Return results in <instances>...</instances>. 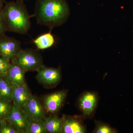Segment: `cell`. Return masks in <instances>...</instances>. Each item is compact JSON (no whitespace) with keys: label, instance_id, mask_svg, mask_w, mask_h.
Instances as JSON below:
<instances>
[{"label":"cell","instance_id":"cell-15","mask_svg":"<svg viewBox=\"0 0 133 133\" xmlns=\"http://www.w3.org/2000/svg\"><path fill=\"white\" fill-rule=\"evenodd\" d=\"M33 42L37 48L40 50L50 48L55 43L54 36L50 33L43 34L35 39Z\"/></svg>","mask_w":133,"mask_h":133},{"label":"cell","instance_id":"cell-9","mask_svg":"<svg viewBox=\"0 0 133 133\" xmlns=\"http://www.w3.org/2000/svg\"><path fill=\"white\" fill-rule=\"evenodd\" d=\"M36 78L38 82L45 85H52L59 82L61 73L59 69L44 66L37 71Z\"/></svg>","mask_w":133,"mask_h":133},{"label":"cell","instance_id":"cell-23","mask_svg":"<svg viewBox=\"0 0 133 133\" xmlns=\"http://www.w3.org/2000/svg\"><path fill=\"white\" fill-rule=\"evenodd\" d=\"M1 122H0V133H1Z\"/></svg>","mask_w":133,"mask_h":133},{"label":"cell","instance_id":"cell-7","mask_svg":"<svg viewBox=\"0 0 133 133\" xmlns=\"http://www.w3.org/2000/svg\"><path fill=\"white\" fill-rule=\"evenodd\" d=\"M98 101L97 94L94 92H87L83 94L79 99V107L84 116H90L94 112Z\"/></svg>","mask_w":133,"mask_h":133},{"label":"cell","instance_id":"cell-19","mask_svg":"<svg viewBox=\"0 0 133 133\" xmlns=\"http://www.w3.org/2000/svg\"><path fill=\"white\" fill-rule=\"evenodd\" d=\"M10 61L9 59L0 56V76L6 77L11 64Z\"/></svg>","mask_w":133,"mask_h":133},{"label":"cell","instance_id":"cell-21","mask_svg":"<svg viewBox=\"0 0 133 133\" xmlns=\"http://www.w3.org/2000/svg\"><path fill=\"white\" fill-rule=\"evenodd\" d=\"M7 31L5 18L2 11V8L0 7V37L5 35Z\"/></svg>","mask_w":133,"mask_h":133},{"label":"cell","instance_id":"cell-3","mask_svg":"<svg viewBox=\"0 0 133 133\" xmlns=\"http://www.w3.org/2000/svg\"><path fill=\"white\" fill-rule=\"evenodd\" d=\"M22 67L25 71H37L43 67L42 59L36 51L21 49L12 60Z\"/></svg>","mask_w":133,"mask_h":133},{"label":"cell","instance_id":"cell-22","mask_svg":"<svg viewBox=\"0 0 133 133\" xmlns=\"http://www.w3.org/2000/svg\"><path fill=\"white\" fill-rule=\"evenodd\" d=\"M5 1V0H0V7L2 8L3 5Z\"/></svg>","mask_w":133,"mask_h":133},{"label":"cell","instance_id":"cell-6","mask_svg":"<svg viewBox=\"0 0 133 133\" xmlns=\"http://www.w3.org/2000/svg\"><path fill=\"white\" fill-rule=\"evenodd\" d=\"M6 119L20 133H26L28 119L22 109L12 106Z\"/></svg>","mask_w":133,"mask_h":133},{"label":"cell","instance_id":"cell-11","mask_svg":"<svg viewBox=\"0 0 133 133\" xmlns=\"http://www.w3.org/2000/svg\"><path fill=\"white\" fill-rule=\"evenodd\" d=\"M63 133H84L86 129L83 121L78 117L64 116L63 117Z\"/></svg>","mask_w":133,"mask_h":133},{"label":"cell","instance_id":"cell-17","mask_svg":"<svg viewBox=\"0 0 133 133\" xmlns=\"http://www.w3.org/2000/svg\"><path fill=\"white\" fill-rule=\"evenodd\" d=\"M116 129L109 125L99 121H96L95 126L92 133H115Z\"/></svg>","mask_w":133,"mask_h":133},{"label":"cell","instance_id":"cell-2","mask_svg":"<svg viewBox=\"0 0 133 133\" xmlns=\"http://www.w3.org/2000/svg\"><path fill=\"white\" fill-rule=\"evenodd\" d=\"M7 31L18 34H26L31 27V22L23 1L6 3L2 8Z\"/></svg>","mask_w":133,"mask_h":133},{"label":"cell","instance_id":"cell-18","mask_svg":"<svg viewBox=\"0 0 133 133\" xmlns=\"http://www.w3.org/2000/svg\"><path fill=\"white\" fill-rule=\"evenodd\" d=\"M12 106L10 103L0 100V122L6 119Z\"/></svg>","mask_w":133,"mask_h":133},{"label":"cell","instance_id":"cell-8","mask_svg":"<svg viewBox=\"0 0 133 133\" xmlns=\"http://www.w3.org/2000/svg\"><path fill=\"white\" fill-rule=\"evenodd\" d=\"M66 96V91H61L45 96L43 99L44 108L50 113L57 112L62 107Z\"/></svg>","mask_w":133,"mask_h":133},{"label":"cell","instance_id":"cell-10","mask_svg":"<svg viewBox=\"0 0 133 133\" xmlns=\"http://www.w3.org/2000/svg\"><path fill=\"white\" fill-rule=\"evenodd\" d=\"M12 87V101L14 105L23 109L31 96L29 90L26 84L22 85H11Z\"/></svg>","mask_w":133,"mask_h":133},{"label":"cell","instance_id":"cell-12","mask_svg":"<svg viewBox=\"0 0 133 133\" xmlns=\"http://www.w3.org/2000/svg\"><path fill=\"white\" fill-rule=\"evenodd\" d=\"M26 71L15 63L11 62L10 67L5 77L11 85L26 84L24 75Z\"/></svg>","mask_w":133,"mask_h":133},{"label":"cell","instance_id":"cell-4","mask_svg":"<svg viewBox=\"0 0 133 133\" xmlns=\"http://www.w3.org/2000/svg\"><path fill=\"white\" fill-rule=\"evenodd\" d=\"M21 43L3 35L0 37V56L12 61L21 49Z\"/></svg>","mask_w":133,"mask_h":133},{"label":"cell","instance_id":"cell-5","mask_svg":"<svg viewBox=\"0 0 133 133\" xmlns=\"http://www.w3.org/2000/svg\"><path fill=\"white\" fill-rule=\"evenodd\" d=\"M23 110L29 121L43 120L45 113L42 105L36 97L31 95Z\"/></svg>","mask_w":133,"mask_h":133},{"label":"cell","instance_id":"cell-16","mask_svg":"<svg viewBox=\"0 0 133 133\" xmlns=\"http://www.w3.org/2000/svg\"><path fill=\"white\" fill-rule=\"evenodd\" d=\"M44 121L28 120L26 127V133H46L44 127Z\"/></svg>","mask_w":133,"mask_h":133},{"label":"cell","instance_id":"cell-1","mask_svg":"<svg viewBox=\"0 0 133 133\" xmlns=\"http://www.w3.org/2000/svg\"><path fill=\"white\" fill-rule=\"evenodd\" d=\"M35 14L38 24L52 28L66 21L70 8L66 0H36Z\"/></svg>","mask_w":133,"mask_h":133},{"label":"cell","instance_id":"cell-13","mask_svg":"<svg viewBox=\"0 0 133 133\" xmlns=\"http://www.w3.org/2000/svg\"><path fill=\"white\" fill-rule=\"evenodd\" d=\"M44 125L46 132L59 133L62 132L63 118H60L57 116H50L45 118Z\"/></svg>","mask_w":133,"mask_h":133},{"label":"cell","instance_id":"cell-24","mask_svg":"<svg viewBox=\"0 0 133 133\" xmlns=\"http://www.w3.org/2000/svg\"><path fill=\"white\" fill-rule=\"evenodd\" d=\"M21 1H24V0H21Z\"/></svg>","mask_w":133,"mask_h":133},{"label":"cell","instance_id":"cell-14","mask_svg":"<svg viewBox=\"0 0 133 133\" xmlns=\"http://www.w3.org/2000/svg\"><path fill=\"white\" fill-rule=\"evenodd\" d=\"M11 85L4 77L0 76V100L10 103L12 101Z\"/></svg>","mask_w":133,"mask_h":133},{"label":"cell","instance_id":"cell-20","mask_svg":"<svg viewBox=\"0 0 133 133\" xmlns=\"http://www.w3.org/2000/svg\"><path fill=\"white\" fill-rule=\"evenodd\" d=\"M1 133H21L6 119L1 121Z\"/></svg>","mask_w":133,"mask_h":133}]
</instances>
